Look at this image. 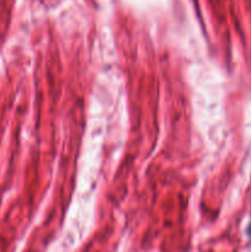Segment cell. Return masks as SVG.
I'll return each instance as SVG.
<instances>
[{"label":"cell","mask_w":251,"mask_h":252,"mask_svg":"<svg viewBox=\"0 0 251 252\" xmlns=\"http://www.w3.org/2000/svg\"><path fill=\"white\" fill-rule=\"evenodd\" d=\"M249 234L251 235V224H250V228H249Z\"/></svg>","instance_id":"cell-1"}]
</instances>
